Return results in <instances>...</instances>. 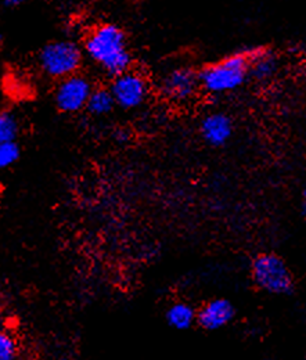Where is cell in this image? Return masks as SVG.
<instances>
[{
    "label": "cell",
    "mask_w": 306,
    "mask_h": 360,
    "mask_svg": "<svg viewBox=\"0 0 306 360\" xmlns=\"http://www.w3.org/2000/svg\"><path fill=\"white\" fill-rule=\"evenodd\" d=\"M84 47L89 58L114 78L131 70L132 56L125 32L115 24H101L93 28Z\"/></svg>",
    "instance_id": "6da1fadb"
},
{
    "label": "cell",
    "mask_w": 306,
    "mask_h": 360,
    "mask_svg": "<svg viewBox=\"0 0 306 360\" xmlns=\"http://www.w3.org/2000/svg\"><path fill=\"white\" fill-rule=\"evenodd\" d=\"M247 77L248 58L244 50L204 67L198 72V82L208 93L219 94L238 89L246 82Z\"/></svg>",
    "instance_id": "7a4b0ae2"
},
{
    "label": "cell",
    "mask_w": 306,
    "mask_h": 360,
    "mask_svg": "<svg viewBox=\"0 0 306 360\" xmlns=\"http://www.w3.org/2000/svg\"><path fill=\"white\" fill-rule=\"evenodd\" d=\"M82 58L81 47L71 41L50 42L42 47L38 56L41 70L54 79H64L78 74Z\"/></svg>",
    "instance_id": "3957f363"
},
{
    "label": "cell",
    "mask_w": 306,
    "mask_h": 360,
    "mask_svg": "<svg viewBox=\"0 0 306 360\" xmlns=\"http://www.w3.org/2000/svg\"><path fill=\"white\" fill-rule=\"evenodd\" d=\"M254 283L269 294H290L294 287L291 271L286 262L274 254H262L253 262Z\"/></svg>",
    "instance_id": "277c9868"
},
{
    "label": "cell",
    "mask_w": 306,
    "mask_h": 360,
    "mask_svg": "<svg viewBox=\"0 0 306 360\" xmlns=\"http://www.w3.org/2000/svg\"><path fill=\"white\" fill-rule=\"evenodd\" d=\"M91 90V82L84 75L74 74L71 77L60 79L54 91L56 105L61 112H78L87 107Z\"/></svg>",
    "instance_id": "5b68a950"
},
{
    "label": "cell",
    "mask_w": 306,
    "mask_h": 360,
    "mask_svg": "<svg viewBox=\"0 0 306 360\" xmlns=\"http://www.w3.org/2000/svg\"><path fill=\"white\" fill-rule=\"evenodd\" d=\"M110 91L115 104L125 110H132L146 101L150 86L144 75L129 70L114 78Z\"/></svg>",
    "instance_id": "8992f818"
},
{
    "label": "cell",
    "mask_w": 306,
    "mask_h": 360,
    "mask_svg": "<svg viewBox=\"0 0 306 360\" xmlns=\"http://www.w3.org/2000/svg\"><path fill=\"white\" fill-rule=\"evenodd\" d=\"M200 86L198 72L191 67H177L168 71L160 81V90L164 97L172 101L190 100Z\"/></svg>",
    "instance_id": "52a82bcc"
},
{
    "label": "cell",
    "mask_w": 306,
    "mask_h": 360,
    "mask_svg": "<svg viewBox=\"0 0 306 360\" xmlns=\"http://www.w3.org/2000/svg\"><path fill=\"white\" fill-rule=\"evenodd\" d=\"M234 314H236L234 307L229 300L217 298L207 302L200 309L196 320L204 330L215 331L227 326L233 320Z\"/></svg>",
    "instance_id": "ba28073f"
},
{
    "label": "cell",
    "mask_w": 306,
    "mask_h": 360,
    "mask_svg": "<svg viewBox=\"0 0 306 360\" xmlns=\"http://www.w3.org/2000/svg\"><path fill=\"white\" fill-rule=\"evenodd\" d=\"M248 58V77L263 82L269 81L277 71L279 60L276 53L267 47H253L247 49Z\"/></svg>",
    "instance_id": "9c48e42d"
},
{
    "label": "cell",
    "mask_w": 306,
    "mask_h": 360,
    "mask_svg": "<svg viewBox=\"0 0 306 360\" xmlns=\"http://www.w3.org/2000/svg\"><path fill=\"white\" fill-rule=\"evenodd\" d=\"M201 134L211 146H223L233 134L231 121L220 112L210 114L201 122Z\"/></svg>",
    "instance_id": "30bf717a"
},
{
    "label": "cell",
    "mask_w": 306,
    "mask_h": 360,
    "mask_svg": "<svg viewBox=\"0 0 306 360\" xmlns=\"http://www.w3.org/2000/svg\"><path fill=\"white\" fill-rule=\"evenodd\" d=\"M196 311L186 302H176L167 312L168 324L176 330L190 328L196 321Z\"/></svg>",
    "instance_id": "8fae6325"
},
{
    "label": "cell",
    "mask_w": 306,
    "mask_h": 360,
    "mask_svg": "<svg viewBox=\"0 0 306 360\" xmlns=\"http://www.w3.org/2000/svg\"><path fill=\"white\" fill-rule=\"evenodd\" d=\"M114 97L108 89H93L89 96L87 107L89 112L93 115H106L114 108Z\"/></svg>",
    "instance_id": "7c38bea8"
},
{
    "label": "cell",
    "mask_w": 306,
    "mask_h": 360,
    "mask_svg": "<svg viewBox=\"0 0 306 360\" xmlns=\"http://www.w3.org/2000/svg\"><path fill=\"white\" fill-rule=\"evenodd\" d=\"M20 132L18 120L8 111H0V143L15 141Z\"/></svg>",
    "instance_id": "4fadbf2b"
},
{
    "label": "cell",
    "mask_w": 306,
    "mask_h": 360,
    "mask_svg": "<svg viewBox=\"0 0 306 360\" xmlns=\"http://www.w3.org/2000/svg\"><path fill=\"white\" fill-rule=\"evenodd\" d=\"M18 345L15 337L6 331L0 330V360H17Z\"/></svg>",
    "instance_id": "5bb4252c"
},
{
    "label": "cell",
    "mask_w": 306,
    "mask_h": 360,
    "mask_svg": "<svg viewBox=\"0 0 306 360\" xmlns=\"http://www.w3.org/2000/svg\"><path fill=\"white\" fill-rule=\"evenodd\" d=\"M20 158V147L15 141L0 143V169H6L15 164Z\"/></svg>",
    "instance_id": "9a60e30c"
},
{
    "label": "cell",
    "mask_w": 306,
    "mask_h": 360,
    "mask_svg": "<svg viewBox=\"0 0 306 360\" xmlns=\"http://www.w3.org/2000/svg\"><path fill=\"white\" fill-rule=\"evenodd\" d=\"M1 1H3V4L7 6V7H17V6L23 4L25 0H1Z\"/></svg>",
    "instance_id": "2e32d148"
},
{
    "label": "cell",
    "mask_w": 306,
    "mask_h": 360,
    "mask_svg": "<svg viewBox=\"0 0 306 360\" xmlns=\"http://www.w3.org/2000/svg\"><path fill=\"white\" fill-rule=\"evenodd\" d=\"M3 45V37L0 35V46Z\"/></svg>",
    "instance_id": "e0dca14e"
}]
</instances>
